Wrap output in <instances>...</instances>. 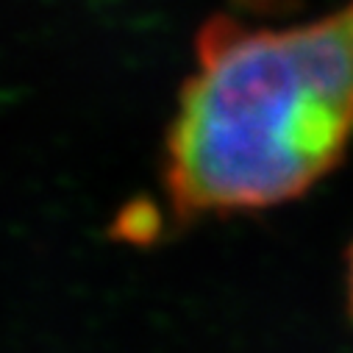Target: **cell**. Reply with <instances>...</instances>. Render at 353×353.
Returning a JSON list of instances; mask_svg holds the SVG:
<instances>
[{
  "mask_svg": "<svg viewBox=\"0 0 353 353\" xmlns=\"http://www.w3.org/2000/svg\"><path fill=\"white\" fill-rule=\"evenodd\" d=\"M353 145V0L303 23L212 17L167 131L179 214H239L298 201Z\"/></svg>",
  "mask_w": 353,
  "mask_h": 353,
  "instance_id": "cell-1",
  "label": "cell"
},
{
  "mask_svg": "<svg viewBox=\"0 0 353 353\" xmlns=\"http://www.w3.org/2000/svg\"><path fill=\"white\" fill-rule=\"evenodd\" d=\"M345 295H347V312L353 320V242L347 248V261H345Z\"/></svg>",
  "mask_w": 353,
  "mask_h": 353,
  "instance_id": "cell-2",
  "label": "cell"
}]
</instances>
